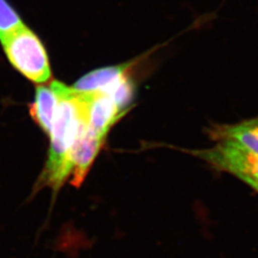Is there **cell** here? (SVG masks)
<instances>
[{
  "label": "cell",
  "mask_w": 258,
  "mask_h": 258,
  "mask_svg": "<svg viewBox=\"0 0 258 258\" xmlns=\"http://www.w3.org/2000/svg\"><path fill=\"white\" fill-rule=\"evenodd\" d=\"M211 134L216 141L230 140L258 155V117L235 124L214 126Z\"/></svg>",
  "instance_id": "8"
},
{
  "label": "cell",
  "mask_w": 258,
  "mask_h": 258,
  "mask_svg": "<svg viewBox=\"0 0 258 258\" xmlns=\"http://www.w3.org/2000/svg\"><path fill=\"white\" fill-rule=\"evenodd\" d=\"M190 153L218 170L236 176L243 182H258V155L232 141L220 140L212 148L192 150Z\"/></svg>",
  "instance_id": "3"
},
{
  "label": "cell",
  "mask_w": 258,
  "mask_h": 258,
  "mask_svg": "<svg viewBox=\"0 0 258 258\" xmlns=\"http://www.w3.org/2000/svg\"><path fill=\"white\" fill-rule=\"evenodd\" d=\"M137 61L112 65L96 69L84 75L72 86V89L82 94L107 92L122 77L132 71Z\"/></svg>",
  "instance_id": "6"
},
{
  "label": "cell",
  "mask_w": 258,
  "mask_h": 258,
  "mask_svg": "<svg viewBox=\"0 0 258 258\" xmlns=\"http://www.w3.org/2000/svg\"><path fill=\"white\" fill-rule=\"evenodd\" d=\"M244 183H246L249 186H251L253 189H255L258 192V182L251 181V180H247V181H244Z\"/></svg>",
  "instance_id": "10"
},
{
  "label": "cell",
  "mask_w": 258,
  "mask_h": 258,
  "mask_svg": "<svg viewBox=\"0 0 258 258\" xmlns=\"http://www.w3.org/2000/svg\"><path fill=\"white\" fill-rule=\"evenodd\" d=\"M19 14L6 0H0V41L23 26Z\"/></svg>",
  "instance_id": "9"
},
{
  "label": "cell",
  "mask_w": 258,
  "mask_h": 258,
  "mask_svg": "<svg viewBox=\"0 0 258 258\" xmlns=\"http://www.w3.org/2000/svg\"><path fill=\"white\" fill-rule=\"evenodd\" d=\"M1 43L10 63L28 80L44 83L51 79L46 50L32 30L23 25L4 38Z\"/></svg>",
  "instance_id": "2"
},
{
  "label": "cell",
  "mask_w": 258,
  "mask_h": 258,
  "mask_svg": "<svg viewBox=\"0 0 258 258\" xmlns=\"http://www.w3.org/2000/svg\"><path fill=\"white\" fill-rule=\"evenodd\" d=\"M59 82H52L48 86H38L35 101L31 104L30 114L47 134L51 133L55 111L59 102Z\"/></svg>",
  "instance_id": "7"
},
{
  "label": "cell",
  "mask_w": 258,
  "mask_h": 258,
  "mask_svg": "<svg viewBox=\"0 0 258 258\" xmlns=\"http://www.w3.org/2000/svg\"><path fill=\"white\" fill-rule=\"evenodd\" d=\"M104 141L105 138L99 136L88 127L87 120L83 121L66 162V172L67 175L73 176L71 181L73 185L80 186L83 184Z\"/></svg>",
  "instance_id": "4"
},
{
  "label": "cell",
  "mask_w": 258,
  "mask_h": 258,
  "mask_svg": "<svg viewBox=\"0 0 258 258\" xmlns=\"http://www.w3.org/2000/svg\"><path fill=\"white\" fill-rule=\"evenodd\" d=\"M87 95L59 84V102L51 130V147L46 167L42 175L44 184L55 189L68 178L66 162L83 121L86 120Z\"/></svg>",
  "instance_id": "1"
},
{
  "label": "cell",
  "mask_w": 258,
  "mask_h": 258,
  "mask_svg": "<svg viewBox=\"0 0 258 258\" xmlns=\"http://www.w3.org/2000/svg\"><path fill=\"white\" fill-rule=\"evenodd\" d=\"M87 97V125L99 136L106 138L111 127L127 111L121 110L107 93H92Z\"/></svg>",
  "instance_id": "5"
}]
</instances>
